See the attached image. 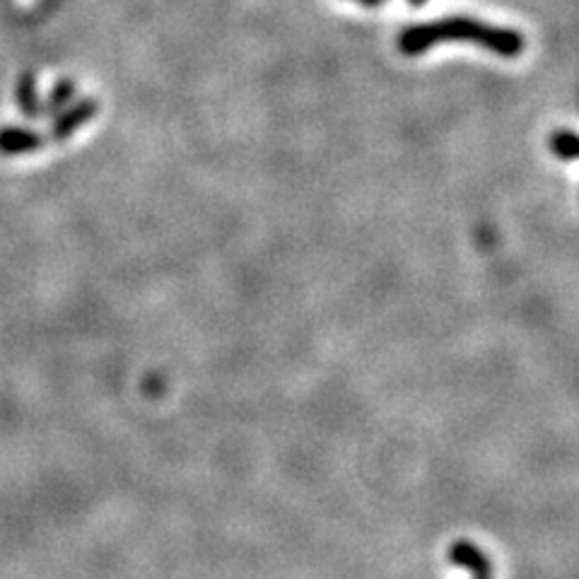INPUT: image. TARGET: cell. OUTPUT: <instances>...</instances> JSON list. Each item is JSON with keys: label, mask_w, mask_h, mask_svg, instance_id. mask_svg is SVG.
I'll return each instance as SVG.
<instances>
[{"label": "cell", "mask_w": 579, "mask_h": 579, "mask_svg": "<svg viewBox=\"0 0 579 579\" xmlns=\"http://www.w3.org/2000/svg\"><path fill=\"white\" fill-rule=\"evenodd\" d=\"M443 41H464V44H476L488 49L498 57L515 59L527 49V39L517 30L507 27H492L476 18H439L437 22L413 24L398 34V51L406 57H418V53L433 49Z\"/></svg>", "instance_id": "6da1fadb"}, {"label": "cell", "mask_w": 579, "mask_h": 579, "mask_svg": "<svg viewBox=\"0 0 579 579\" xmlns=\"http://www.w3.org/2000/svg\"><path fill=\"white\" fill-rule=\"evenodd\" d=\"M100 112V102L94 100H78L75 104H68L63 112H59L57 116H51V141L63 143L71 138L75 131H80Z\"/></svg>", "instance_id": "7a4b0ae2"}, {"label": "cell", "mask_w": 579, "mask_h": 579, "mask_svg": "<svg viewBox=\"0 0 579 579\" xmlns=\"http://www.w3.org/2000/svg\"><path fill=\"white\" fill-rule=\"evenodd\" d=\"M44 135L24 126L0 129V155H30L44 148Z\"/></svg>", "instance_id": "3957f363"}, {"label": "cell", "mask_w": 579, "mask_h": 579, "mask_svg": "<svg viewBox=\"0 0 579 579\" xmlns=\"http://www.w3.org/2000/svg\"><path fill=\"white\" fill-rule=\"evenodd\" d=\"M16 102L20 106V112L27 119H41L44 116V102L39 100V90H37V80L32 73H24L18 82V92H16Z\"/></svg>", "instance_id": "277c9868"}, {"label": "cell", "mask_w": 579, "mask_h": 579, "mask_svg": "<svg viewBox=\"0 0 579 579\" xmlns=\"http://www.w3.org/2000/svg\"><path fill=\"white\" fill-rule=\"evenodd\" d=\"M75 92H78V85H75V82H73L71 78L59 80L57 85L51 88L49 96H47V102H44V114L57 116L59 112H63V109H65L68 104H73Z\"/></svg>", "instance_id": "5b68a950"}, {"label": "cell", "mask_w": 579, "mask_h": 579, "mask_svg": "<svg viewBox=\"0 0 579 579\" xmlns=\"http://www.w3.org/2000/svg\"><path fill=\"white\" fill-rule=\"evenodd\" d=\"M550 150H553V155L562 162H572L577 158V135L570 129H558L550 133Z\"/></svg>", "instance_id": "8992f818"}, {"label": "cell", "mask_w": 579, "mask_h": 579, "mask_svg": "<svg viewBox=\"0 0 579 579\" xmlns=\"http://www.w3.org/2000/svg\"><path fill=\"white\" fill-rule=\"evenodd\" d=\"M357 3H360V6H367V8H377V6L384 3V0H357Z\"/></svg>", "instance_id": "52a82bcc"}, {"label": "cell", "mask_w": 579, "mask_h": 579, "mask_svg": "<svg viewBox=\"0 0 579 579\" xmlns=\"http://www.w3.org/2000/svg\"><path fill=\"white\" fill-rule=\"evenodd\" d=\"M408 3H410L413 8H423V6H427V0H408Z\"/></svg>", "instance_id": "ba28073f"}]
</instances>
